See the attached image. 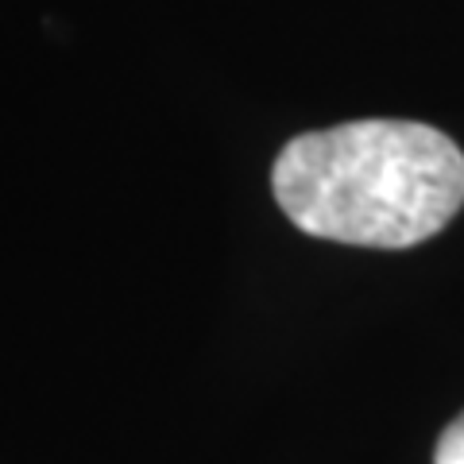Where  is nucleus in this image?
<instances>
[{"label": "nucleus", "mask_w": 464, "mask_h": 464, "mask_svg": "<svg viewBox=\"0 0 464 464\" xmlns=\"http://www.w3.org/2000/svg\"><path fill=\"white\" fill-rule=\"evenodd\" d=\"M271 190L302 232L356 248H414L464 206V151L418 121H348L290 140Z\"/></svg>", "instance_id": "nucleus-1"}, {"label": "nucleus", "mask_w": 464, "mask_h": 464, "mask_svg": "<svg viewBox=\"0 0 464 464\" xmlns=\"http://www.w3.org/2000/svg\"><path fill=\"white\" fill-rule=\"evenodd\" d=\"M433 464H464V414L445 426L438 449H433Z\"/></svg>", "instance_id": "nucleus-2"}]
</instances>
